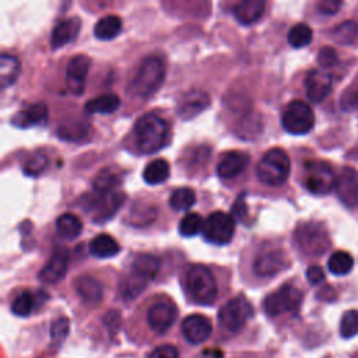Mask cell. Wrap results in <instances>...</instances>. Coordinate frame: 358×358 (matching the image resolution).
<instances>
[{
	"label": "cell",
	"instance_id": "obj_1",
	"mask_svg": "<svg viewBox=\"0 0 358 358\" xmlns=\"http://www.w3.org/2000/svg\"><path fill=\"white\" fill-rule=\"evenodd\" d=\"M134 137L141 153H157L167 145L168 125L157 114H146L137 119L134 125Z\"/></svg>",
	"mask_w": 358,
	"mask_h": 358
},
{
	"label": "cell",
	"instance_id": "obj_2",
	"mask_svg": "<svg viewBox=\"0 0 358 358\" xmlns=\"http://www.w3.org/2000/svg\"><path fill=\"white\" fill-rule=\"evenodd\" d=\"M186 289L193 300L199 305H213L217 300L219 287L217 281L211 271L202 265H192L186 270Z\"/></svg>",
	"mask_w": 358,
	"mask_h": 358
},
{
	"label": "cell",
	"instance_id": "obj_3",
	"mask_svg": "<svg viewBox=\"0 0 358 358\" xmlns=\"http://www.w3.org/2000/svg\"><path fill=\"white\" fill-rule=\"evenodd\" d=\"M165 79V64L157 56L146 57L138 66L132 82L133 93L140 98L154 96Z\"/></svg>",
	"mask_w": 358,
	"mask_h": 358
},
{
	"label": "cell",
	"instance_id": "obj_4",
	"mask_svg": "<svg viewBox=\"0 0 358 358\" xmlns=\"http://www.w3.org/2000/svg\"><path fill=\"white\" fill-rule=\"evenodd\" d=\"M292 171L290 159L283 149H270L256 165L258 179L267 186H281Z\"/></svg>",
	"mask_w": 358,
	"mask_h": 358
},
{
	"label": "cell",
	"instance_id": "obj_5",
	"mask_svg": "<svg viewBox=\"0 0 358 358\" xmlns=\"http://www.w3.org/2000/svg\"><path fill=\"white\" fill-rule=\"evenodd\" d=\"M281 123L285 132L296 136H303L314 129L315 114L307 102L296 100L285 107L281 116Z\"/></svg>",
	"mask_w": 358,
	"mask_h": 358
},
{
	"label": "cell",
	"instance_id": "obj_6",
	"mask_svg": "<svg viewBox=\"0 0 358 358\" xmlns=\"http://www.w3.org/2000/svg\"><path fill=\"white\" fill-rule=\"evenodd\" d=\"M202 234L204 240L213 245H227L235 234V219L233 214L214 211L204 220Z\"/></svg>",
	"mask_w": 358,
	"mask_h": 358
},
{
	"label": "cell",
	"instance_id": "obj_7",
	"mask_svg": "<svg viewBox=\"0 0 358 358\" xmlns=\"http://www.w3.org/2000/svg\"><path fill=\"white\" fill-rule=\"evenodd\" d=\"M252 316V304L244 296H238L222 307L219 312V323L226 330L235 333L240 332Z\"/></svg>",
	"mask_w": 358,
	"mask_h": 358
},
{
	"label": "cell",
	"instance_id": "obj_8",
	"mask_svg": "<svg viewBox=\"0 0 358 358\" xmlns=\"http://www.w3.org/2000/svg\"><path fill=\"white\" fill-rule=\"evenodd\" d=\"M303 303V293L293 284H284L278 290L266 297L263 303L265 312L269 316H278L285 312L298 310Z\"/></svg>",
	"mask_w": 358,
	"mask_h": 358
},
{
	"label": "cell",
	"instance_id": "obj_9",
	"mask_svg": "<svg viewBox=\"0 0 358 358\" xmlns=\"http://www.w3.org/2000/svg\"><path fill=\"white\" fill-rule=\"evenodd\" d=\"M337 178L332 167L325 161L311 160L305 163V186L318 196H323L336 189Z\"/></svg>",
	"mask_w": 358,
	"mask_h": 358
},
{
	"label": "cell",
	"instance_id": "obj_10",
	"mask_svg": "<svg viewBox=\"0 0 358 358\" xmlns=\"http://www.w3.org/2000/svg\"><path fill=\"white\" fill-rule=\"evenodd\" d=\"M296 242L307 255H322L328 251L330 241L326 229L319 223L301 224L296 231Z\"/></svg>",
	"mask_w": 358,
	"mask_h": 358
},
{
	"label": "cell",
	"instance_id": "obj_11",
	"mask_svg": "<svg viewBox=\"0 0 358 358\" xmlns=\"http://www.w3.org/2000/svg\"><path fill=\"white\" fill-rule=\"evenodd\" d=\"M90 64L91 62L86 55H76L69 60L66 67V84L71 94L82 96L84 93Z\"/></svg>",
	"mask_w": 358,
	"mask_h": 358
},
{
	"label": "cell",
	"instance_id": "obj_12",
	"mask_svg": "<svg viewBox=\"0 0 358 358\" xmlns=\"http://www.w3.org/2000/svg\"><path fill=\"white\" fill-rule=\"evenodd\" d=\"M125 195L120 192L109 193V195H93L90 196V202H87V211H94L96 217L94 220L98 223L109 220L114 214L119 210V207L123 204Z\"/></svg>",
	"mask_w": 358,
	"mask_h": 358
},
{
	"label": "cell",
	"instance_id": "obj_13",
	"mask_svg": "<svg viewBox=\"0 0 358 358\" xmlns=\"http://www.w3.org/2000/svg\"><path fill=\"white\" fill-rule=\"evenodd\" d=\"M178 318V310L171 301H159L147 311V323L156 333H165Z\"/></svg>",
	"mask_w": 358,
	"mask_h": 358
},
{
	"label": "cell",
	"instance_id": "obj_14",
	"mask_svg": "<svg viewBox=\"0 0 358 358\" xmlns=\"http://www.w3.org/2000/svg\"><path fill=\"white\" fill-rule=\"evenodd\" d=\"M332 76L325 69H314L305 78L307 97L314 104L322 102L332 91Z\"/></svg>",
	"mask_w": 358,
	"mask_h": 358
},
{
	"label": "cell",
	"instance_id": "obj_15",
	"mask_svg": "<svg viewBox=\"0 0 358 358\" xmlns=\"http://www.w3.org/2000/svg\"><path fill=\"white\" fill-rule=\"evenodd\" d=\"M289 266V259L281 249H267L253 263L255 273L260 277H273Z\"/></svg>",
	"mask_w": 358,
	"mask_h": 358
},
{
	"label": "cell",
	"instance_id": "obj_16",
	"mask_svg": "<svg viewBox=\"0 0 358 358\" xmlns=\"http://www.w3.org/2000/svg\"><path fill=\"white\" fill-rule=\"evenodd\" d=\"M210 105V97L203 90H189L178 101L177 114L184 120L193 119Z\"/></svg>",
	"mask_w": 358,
	"mask_h": 358
},
{
	"label": "cell",
	"instance_id": "obj_17",
	"mask_svg": "<svg viewBox=\"0 0 358 358\" xmlns=\"http://www.w3.org/2000/svg\"><path fill=\"white\" fill-rule=\"evenodd\" d=\"M336 192L347 207H358V171L354 168H344L337 178Z\"/></svg>",
	"mask_w": 358,
	"mask_h": 358
},
{
	"label": "cell",
	"instance_id": "obj_18",
	"mask_svg": "<svg viewBox=\"0 0 358 358\" xmlns=\"http://www.w3.org/2000/svg\"><path fill=\"white\" fill-rule=\"evenodd\" d=\"M211 322L203 315L193 314L186 316L182 322V333L190 344L197 346L204 343L211 336Z\"/></svg>",
	"mask_w": 358,
	"mask_h": 358
},
{
	"label": "cell",
	"instance_id": "obj_19",
	"mask_svg": "<svg viewBox=\"0 0 358 358\" xmlns=\"http://www.w3.org/2000/svg\"><path fill=\"white\" fill-rule=\"evenodd\" d=\"M249 164V156L242 152H227L222 156L217 174L222 179H233L241 175Z\"/></svg>",
	"mask_w": 358,
	"mask_h": 358
},
{
	"label": "cell",
	"instance_id": "obj_20",
	"mask_svg": "<svg viewBox=\"0 0 358 358\" xmlns=\"http://www.w3.org/2000/svg\"><path fill=\"white\" fill-rule=\"evenodd\" d=\"M67 262H69V259H67L66 251L57 249L52 255L49 262L41 269V271L38 274L39 280L46 284H56V283L62 281L67 271Z\"/></svg>",
	"mask_w": 358,
	"mask_h": 358
},
{
	"label": "cell",
	"instance_id": "obj_21",
	"mask_svg": "<svg viewBox=\"0 0 358 358\" xmlns=\"http://www.w3.org/2000/svg\"><path fill=\"white\" fill-rule=\"evenodd\" d=\"M82 28V20L79 17H70L60 21L52 31L51 45L52 49H59L71 41H75Z\"/></svg>",
	"mask_w": 358,
	"mask_h": 358
},
{
	"label": "cell",
	"instance_id": "obj_22",
	"mask_svg": "<svg viewBox=\"0 0 358 358\" xmlns=\"http://www.w3.org/2000/svg\"><path fill=\"white\" fill-rule=\"evenodd\" d=\"M48 119V108L44 102H37L28 105L19 112H16L12 118V123L17 127L27 129L37 125H42Z\"/></svg>",
	"mask_w": 358,
	"mask_h": 358
},
{
	"label": "cell",
	"instance_id": "obj_23",
	"mask_svg": "<svg viewBox=\"0 0 358 358\" xmlns=\"http://www.w3.org/2000/svg\"><path fill=\"white\" fill-rule=\"evenodd\" d=\"M265 8L266 3L263 0H244V2L235 5L233 13L240 24L251 26L263 16Z\"/></svg>",
	"mask_w": 358,
	"mask_h": 358
},
{
	"label": "cell",
	"instance_id": "obj_24",
	"mask_svg": "<svg viewBox=\"0 0 358 358\" xmlns=\"http://www.w3.org/2000/svg\"><path fill=\"white\" fill-rule=\"evenodd\" d=\"M76 290L86 304L97 305L104 298L102 284L91 276H80L76 281Z\"/></svg>",
	"mask_w": 358,
	"mask_h": 358
},
{
	"label": "cell",
	"instance_id": "obj_25",
	"mask_svg": "<svg viewBox=\"0 0 358 358\" xmlns=\"http://www.w3.org/2000/svg\"><path fill=\"white\" fill-rule=\"evenodd\" d=\"M152 280L147 278L145 274H141L133 269H130L129 274L120 283V296L126 301H132L137 298L145 289L149 285Z\"/></svg>",
	"mask_w": 358,
	"mask_h": 358
},
{
	"label": "cell",
	"instance_id": "obj_26",
	"mask_svg": "<svg viewBox=\"0 0 358 358\" xmlns=\"http://www.w3.org/2000/svg\"><path fill=\"white\" fill-rule=\"evenodd\" d=\"M46 294L44 292H38L37 294H31L28 292L21 293L20 296L16 297V300L12 304V312L16 316L20 318H27L31 315V312L41 305L46 300Z\"/></svg>",
	"mask_w": 358,
	"mask_h": 358
},
{
	"label": "cell",
	"instance_id": "obj_27",
	"mask_svg": "<svg viewBox=\"0 0 358 358\" xmlns=\"http://www.w3.org/2000/svg\"><path fill=\"white\" fill-rule=\"evenodd\" d=\"M90 253L100 259L114 258L120 252V247L116 240L108 234H100L90 241Z\"/></svg>",
	"mask_w": 358,
	"mask_h": 358
},
{
	"label": "cell",
	"instance_id": "obj_28",
	"mask_svg": "<svg viewBox=\"0 0 358 358\" xmlns=\"http://www.w3.org/2000/svg\"><path fill=\"white\" fill-rule=\"evenodd\" d=\"M20 75V62L17 57L3 53L0 56V87L6 90L16 83Z\"/></svg>",
	"mask_w": 358,
	"mask_h": 358
},
{
	"label": "cell",
	"instance_id": "obj_29",
	"mask_svg": "<svg viewBox=\"0 0 358 358\" xmlns=\"http://www.w3.org/2000/svg\"><path fill=\"white\" fill-rule=\"evenodd\" d=\"M56 231L64 240H75L83 231L80 219L71 213H64L56 219Z\"/></svg>",
	"mask_w": 358,
	"mask_h": 358
},
{
	"label": "cell",
	"instance_id": "obj_30",
	"mask_svg": "<svg viewBox=\"0 0 358 358\" xmlns=\"http://www.w3.org/2000/svg\"><path fill=\"white\" fill-rule=\"evenodd\" d=\"M120 107V100L118 96L115 94H104L100 97H96L93 100H90L86 105H84V111L87 114H102V115H108V114H114L119 109Z\"/></svg>",
	"mask_w": 358,
	"mask_h": 358
},
{
	"label": "cell",
	"instance_id": "obj_31",
	"mask_svg": "<svg viewBox=\"0 0 358 358\" xmlns=\"http://www.w3.org/2000/svg\"><path fill=\"white\" fill-rule=\"evenodd\" d=\"M120 184H122L120 177L115 171L105 168L100 171L98 175L94 178L93 188H94V192L98 195H109V193L118 192L116 189L120 186Z\"/></svg>",
	"mask_w": 358,
	"mask_h": 358
},
{
	"label": "cell",
	"instance_id": "obj_32",
	"mask_svg": "<svg viewBox=\"0 0 358 358\" xmlns=\"http://www.w3.org/2000/svg\"><path fill=\"white\" fill-rule=\"evenodd\" d=\"M170 174H171L170 164L165 160L159 159L146 165L145 171H143V179H145L149 185H160L168 179Z\"/></svg>",
	"mask_w": 358,
	"mask_h": 358
},
{
	"label": "cell",
	"instance_id": "obj_33",
	"mask_svg": "<svg viewBox=\"0 0 358 358\" xmlns=\"http://www.w3.org/2000/svg\"><path fill=\"white\" fill-rule=\"evenodd\" d=\"M122 30V20L118 16L109 15L102 17L94 27V35L101 41H109L119 35Z\"/></svg>",
	"mask_w": 358,
	"mask_h": 358
},
{
	"label": "cell",
	"instance_id": "obj_34",
	"mask_svg": "<svg viewBox=\"0 0 358 358\" xmlns=\"http://www.w3.org/2000/svg\"><path fill=\"white\" fill-rule=\"evenodd\" d=\"M160 267H161L160 259L150 255V253H140L132 262V269L133 270H136L141 274H145L150 280L156 278V276L160 271Z\"/></svg>",
	"mask_w": 358,
	"mask_h": 358
},
{
	"label": "cell",
	"instance_id": "obj_35",
	"mask_svg": "<svg viewBox=\"0 0 358 358\" xmlns=\"http://www.w3.org/2000/svg\"><path fill=\"white\" fill-rule=\"evenodd\" d=\"M354 266L352 256L346 251H336L328 260V269L334 276H346Z\"/></svg>",
	"mask_w": 358,
	"mask_h": 358
},
{
	"label": "cell",
	"instance_id": "obj_36",
	"mask_svg": "<svg viewBox=\"0 0 358 358\" xmlns=\"http://www.w3.org/2000/svg\"><path fill=\"white\" fill-rule=\"evenodd\" d=\"M196 203V193L190 188H179L171 193L170 206L175 211L190 210Z\"/></svg>",
	"mask_w": 358,
	"mask_h": 358
},
{
	"label": "cell",
	"instance_id": "obj_37",
	"mask_svg": "<svg viewBox=\"0 0 358 358\" xmlns=\"http://www.w3.org/2000/svg\"><path fill=\"white\" fill-rule=\"evenodd\" d=\"M332 37L336 42L341 45H350L358 37V24L352 20H347L334 27V30L332 31Z\"/></svg>",
	"mask_w": 358,
	"mask_h": 358
},
{
	"label": "cell",
	"instance_id": "obj_38",
	"mask_svg": "<svg viewBox=\"0 0 358 358\" xmlns=\"http://www.w3.org/2000/svg\"><path fill=\"white\" fill-rule=\"evenodd\" d=\"M312 37H314V33L311 27L304 23H300L290 30L287 39L293 48L300 49V48L308 46L312 42Z\"/></svg>",
	"mask_w": 358,
	"mask_h": 358
},
{
	"label": "cell",
	"instance_id": "obj_39",
	"mask_svg": "<svg viewBox=\"0 0 358 358\" xmlns=\"http://www.w3.org/2000/svg\"><path fill=\"white\" fill-rule=\"evenodd\" d=\"M204 226V220L197 213H188L179 223V234L185 238H190L197 235Z\"/></svg>",
	"mask_w": 358,
	"mask_h": 358
},
{
	"label": "cell",
	"instance_id": "obj_40",
	"mask_svg": "<svg viewBox=\"0 0 358 358\" xmlns=\"http://www.w3.org/2000/svg\"><path fill=\"white\" fill-rule=\"evenodd\" d=\"M87 133H89V125L86 122H80V120L64 123L57 130V134L60 138L71 140V141L82 140L83 137L87 136Z\"/></svg>",
	"mask_w": 358,
	"mask_h": 358
},
{
	"label": "cell",
	"instance_id": "obj_41",
	"mask_svg": "<svg viewBox=\"0 0 358 358\" xmlns=\"http://www.w3.org/2000/svg\"><path fill=\"white\" fill-rule=\"evenodd\" d=\"M48 164H49L48 156L42 150H38L26 161L24 174L28 177H39L46 170Z\"/></svg>",
	"mask_w": 358,
	"mask_h": 358
},
{
	"label": "cell",
	"instance_id": "obj_42",
	"mask_svg": "<svg viewBox=\"0 0 358 358\" xmlns=\"http://www.w3.org/2000/svg\"><path fill=\"white\" fill-rule=\"evenodd\" d=\"M340 334L343 339H351L358 334V310L347 311L340 322Z\"/></svg>",
	"mask_w": 358,
	"mask_h": 358
},
{
	"label": "cell",
	"instance_id": "obj_43",
	"mask_svg": "<svg viewBox=\"0 0 358 358\" xmlns=\"http://www.w3.org/2000/svg\"><path fill=\"white\" fill-rule=\"evenodd\" d=\"M69 319L67 318H59L56 319L52 326H51V339H52V344L59 347L64 339L69 334Z\"/></svg>",
	"mask_w": 358,
	"mask_h": 358
},
{
	"label": "cell",
	"instance_id": "obj_44",
	"mask_svg": "<svg viewBox=\"0 0 358 358\" xmlns=\"http://www.w3.org/2000/svg\"><path fill=\"white\" fill-rule=\"evenodd\" d=\"M318 62L321 64V69L328 70V69L337 64L339 55L332 46H323L318 53Z\"/></svg>",
	"mask_w": 358,
	"mask_h": 358
},
{
	"label": "cell",
	"instance_id": "obj_45",
	"mask_svg": "<svg viewBox=\"0 0 358 358\" xmlns=\"http://www.w3.org/2000/svg\"><path fill=\"white\" fill-rule=\"evenodd\" d=\"M147 358H179V352L175 346L171 344H163L154 348Z\"/></svg>",
	"mask_w": 358,
	"mask_h": 358
},
{
	"label": "cell",
	"instance_id": "obj_46",
	"mask_svg": "<svg viewBox=\"0 0 358 358\" xmlns=\"http://www.w3.org/2000/svg\"><path fill=\"white\" fill-rule=\"evenodd\" d=\"M340 105L344 111L358 109V91H352V90L346 91L344 96L341 97Z\"/></svg>",
	"mask_w": 358,
	"mask_h": 358
},
{
	"label": "cell",
	"instance_id": "obj_47",
	"mask_svg": "<svg viewBox=\"0 0 358 358\" xmlns=\"http://www.w3.org/2000/svg\"><path fill=\"white\" fill-rule=\"evenodd\" d=\"M307 278H308L310 284L318 285V284L323 283V280H325V271H323V269H322L321 266H316V265L310 266L308 270H307Z\"/></svg>",
	"mask_w": 358,
	"mask_h": 358
},
{
	"label": "cell",
	"instance_id": "obj_48",
	"mask_svg": "<svg viewBox=\"0 0 358 358\" xmlns=\"http://www.w3.org/2000/svg\"><path fill=\"white\" fill-rule=\"evenodd\" d=\"M341 8L340 2H334V0H326V2L318 3V10L325 16H333L339 12Z\"/></svg>",
	"mask_w": 358,
	"mask_h": 358
},
{
	"label": "cell",
	"instance_id": "obj_49",
	"mask_svg": "<svg viewBox=\"0 0 358 358\" xmlns=\"http://www.w3.org/2000/svg\"><path fill=\"white\" fill-rule=\"evenodd\" d=\"M244 197H245V193H241L240 197L237 199V202H235L234 206H233V217H234V219L241 220V219L245 217V214H247V211H248V207H247V204H245Z\"/></svg>",
	"mask_w": 358,
	"mask_h": 358
}]
</instances>
